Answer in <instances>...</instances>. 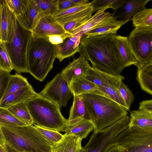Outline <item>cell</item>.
Segmentation results:
<instances>
[{"instance_id": "21", "label": "cell", "mask_w": 152, "mask_h": 152, "mask_svg": "<svg viewBox=\"0 0 152 152\" xmlns=\"http://www.w3.org/2000/svg\"><path fill=\"white\" fill-rule=\"evenodd\" d=\"M107 8L99 10L82 25L75 28L71 33V36H78L81 38L86 35L87 33L96 26L112 14L106 12Z\"/></svg>"}, {"instance_id": "16", "label": "cell", "mask_w": 152, "mask_h": 152, "mask_svg": "<svg viewBox=\"0 0 152 152\" xmlns=\"http://www.w3.org/2000/svg\"><path fill=\"white\" fill-rule=\"evenodd\" d=\"M94 129V126L91 122L83 118L67 120L66 133L64 135L72 134L82 140L86 138Z\"/></svg>"}, {"instance_id": "18", "label": "cell", "mask_w": 152, "mask_h": 152, "mask_svg": "<svg viewBox=\"0 0 152 152\" xmlns=\"http://www.w3.org/2000/svg\"><path fill=\"white\" fill-rule=\"evenodd\" d=\"M115 39L124 68L134 65L139 69V62L129 45L127 37L116 35Z\"/></svg>"}, {"instance_id": "33", "label": "cell", "mask_w": 152, "mask_h": 152, "mask_svg": "<svg viewBox=\"0 0 152 152\" xmlns=\"http://www.w3.org/2000/svg\"><path fill=\"white\" fill-rule=\"evenodd\" d=\"M119 83L114 85L101 87L99 88L108 97L118 103L127 111L129 109L123 100L119 91L118 86Z\"/></svg>"}, {"instance_id": "34", "label": "cell", "mask_w": 152, "mask_h": 152, "mask_svg": "<svg viewBox=\"0 0 152 152\" xmlns=\"http://www.w3.org/2000/svg\"><path fill=\"white\" fill-rule=\"evenodd\" d=\"M26 125L15 117L7 109L0 107V126H23Z\"/></svg>"}, {"instance_id": "47", "label": "cell", "mask_w": 152, "mask_h": 152, "mask_svg": "<svg viewBox=\"0 0 152 152\" xmlns=\"http://www.w3.org/2000/svg\"><path fill=\"white\" fill-rule=\"evenodd\" d=\"M4 148L7 152H19L13 149L6 144L4 146Z\"/></svg>"}, {"instance_id": "7", "label": "cell", "mask_w": 152, "mask_h": 152, "mask_svg": "<svg viewBox=\"0 0 152 152\" xmlns=\"http://www.w3.org/2000/svg\"><path fill=\"white\" fill-rule=\"evenodd\" d=\"M18 24L16 34L12 40L10 42L4 43L13 69L18 73H29L26 54L31 33Z\"/></svg>"}, {"instance_id": "31", "label": "cell", "mask_w": 152, "mask_h": 152, "mask_svg": "<svg viewBox=\"0 0 152 152\" xmlns=\"http://www.w3.org/2000/svg\"><path fill=\"white\" fill-rule=\"evenodd\" d=\"M132 20L133 24L135 27H152V9L145 8L136 14Z\"/></svg>"}, {"instance_id": "25", "label": "cell", "mask_w": 152, "mask_h": 152, "mask_svg": "<svg viewBox=\"0 0 152 152\" xmlns=\"http://www.w3.org/2000/svg\"><path fill=\"white\" fill-rule=\"evenodd\" d=\"M130 116L128 126L152 131V113L138 109L130 112Z\"/></svg>"}, {"instance_id": "49", "label": "cell", "mask_w": 152, "mask_h": 152, "mask_svg": "<svg viewBox=\"0 0 152 152\" xmlns=\"http://www.w3.org/2000/svg\"><path fill=\"white\" fill-rule=\"evenodd\" d=\"M0 152H7L5 150L4 147L3 146L0 147Z\"/></svg>"}, {"instance_id": "46", "label": "cell", "mask_w": 152, "mask_h": 152, "mask_svg": "<svg viewBox=\"0 0 152 152\" xmlns=\"http://www.w3.org/2000/svg\"><path fill=\"white\" fill-rule=\"evenodd\" d=\"M5 143L4 137L0 126V144L4 147Z\"/></svg>"}, {"instance_id": "1", "label": "cell", "mask_w": 152, "mask_h": 152, "mask_svg": "<svg viewBox=\"0 0 152 152\" xmlns=\"http://www.w3.org/2000/svg\"><path fill=\"white\" fill-rule=\"evenodd\" d=\"M108 34L80 39V56L90 61L92 67L113 75H118L124 68L118 52L115 37Z\"/></svg>"}, {"instance_id": "36", "label": "cell", "mask_w": 152, "mask_h": 152, "mask_svg": "<svg viewBox=\"0 0 152 152\" xmlns=\"http://www.w3.org/2000/svg\"><path fill=\"white\" fill-rule=\"evenodd\" d=\"M34 126L39 132L49 142L51 146L60 141L64 137V135L59 132L43 128L34 123Z\"/></svg>"}, {"instance_id": "32", "label": "cell", "mask_w": 152, "mask_h": 152, "mask_svg": "<svg viewBox=\"0 0 152 152\" xmlns=\"http://www.w3.org/2000/svg\"><path fill=\"white\" fill-rule=\"evenodd\" d=\"M41 17L52 15L57 11L58 0H34Z\"/></svg>"}, {"instance_id": "45", "label": "cell", "mask_w": 152, "mask_h": 152, "mask_svg": "<svg viewBox=\"0 0 152 152\" xmlns=\"http://www.w3.org/2000/svg\"><path fill=\"white\" fill-rule=\"evenodd\" d=\"M71 1L77 5L85 4L88 3L89 0H71Z\"/></svg>"}, {"instance_id": "22", "label": "cell", "mask_w": 152, "mask_h": 152, "mask_svg": "<svg viewBox=\"0 0 152 152\" xmlns=\"http://www.w3.org/2000/svg\"><path fill=\"white\" fill-rule=\"evenodd\" d=\"M81 38L80 36H71L67 38L62 43L56 45V58L60 62L80 52Z\"/></svg>"}, {"instance_id": "8", "label": "cell", "mask_w": 152, "mask_h": 152, "mask_svg": "<svg viewBox=\"0 0 152 152\" xmlns=\"http://www.w3.org/2000/svg\"><path fill=\"white\" fill-rule=\"evenodd\" d=\"M127 39L139 62V69L152 63V27H136Z\"/></svg>"}, {"instance_id": "40", "label": "cell", "mask_w": 152, "mask_h": 152, "mask_svg": "<svg viewBox=\"0 0 152 152\" xmlns=\"http://www.w3.org/2000/svg\"><path fill=\"white\" fill-rule=\"evenodd\" d=\"M92 14L90 13L66 23L63 26L64 29L66 31L70 33L89 19L92 16Z\"/></svg>"}, {"instance_id": "17", "label": "cell", "mask_w": 152, "mask_h": 152, "mask_svg": "<svg viewBox=\"0 0 152 152\" xmlns=\"http://www.w3.org/2000/svg\"><path fill=\"white\" fill-rule=\"evenodd\" d=\"M16 17L20 25L31 32L41 17L34 0H29L25 11Z\"/></svg>"}, {"instance_id": "29", "label": "cell", "mask_w": 152, "mask_h": 152, "mask_svg": "<svg viewBox=\"0 0 152 152\" xmlns=\"http://www.w3.org/2000/svg\"><path fill=\"white\" fill-rule=\"evenodd\" d=\"M7 109L17 118L27 125H33L34 124L26 102L17 104Z\"/></svg>"}, {"instance_id": "30", "label": "cell", "mask_w": 152, "mask_h": 152, "mask_svg": "<svg viewBox=\"0 0 152 152\" xmlns=\"http://www.w3.org/2000/svg\"><path fill=\"white\" fill-rule=\"evenodd\" d=\"M73 103L70 111L69 116L68 120L83 118L90 121L82 99L79 96L73 95Z\"/></svg>"}, {"instance_id": "48", "label": "cell", "mask_w": 152, "mask_h": 152, "mask_svg": "<svg viewBox=\"0 0 152 152\" xmlns=\"http://www.w3.org/2000/svg\"><path fill=\"white\" fill-rule=\"evenodd\" d=\"M76 152H88V149L84 147H81Z\"/></svg>"}, {"instance_id": "39", "label": "cell", "mask_w": 152, "mask_h": 152, "mask_svg": "<svg viewBox=\"0 0 152 152\" xmlns=\"http://www.w3.org/2000/svg\"><path fill=\"white\" fill-rule=\"evenodd\" d=\"M118 89L122 98L129 109L134 99L133 94L122 81H121L119 83Z\"/></svg>"}, {"instance_id": "15", "label": "cell", "mask_w": 152, "mask_h": 152, "mask_svg": "<svg viewBox=\"0 0 152 152\" xmlns=\"http://www.w3.org/2000/svg\"><path fill=\"white\" fill-rule=\"evenodd\" d=\"M90 13H93L91 3L78 5L56 12L53 16L63 27L67 22Z\"/></svg>"}, {"instance_id": "37", "label": "cell", "mask_w": 152, "mask_h": 152, "mask_svg": "<svg viewBox=\"0 0 152 152\" xmlns=\"http://www.w3.org/2000/svg\"><path fill=\"white\" fill-rule=\"evenodd\" d=\"M9 8L16 17L23 13L26 9L29 0H4Z\"/></svg>"}, {"instance_id": "12", "label": "cell", "mask_w": 152, "mask_h": 152, "mask_svg": "<svg viewBox=\"0 0 152 152\" xmlns=\"http://www.w3.org/2000/svg\"><path fill=\"white\" fill-rule=\"evenodd\" d=\"M18 24L16 16L4 0L0 1V31L1 41L10 42L16 34Z\"/></svg>"}, {"instance_id": "42", "label": "cell", "mask_w": 152, "mask_h": 152, "mask_svg": "<svg viewBox=\"0 0 152 152\" xmlns=\"http://www.w3.org/2000/svg\"><path fill=\"white\" fill-rule=\"evenodd\" d=\"M71 0H58L57 11H60L77 6Z\"/></svg>"}, {"instance_id": "35", "label": "cell", "mask_w": 152, "mask_h": 152, "mask_svg": "<svg viewBox=\"0 0 152 152\" xmlns=\"http://www.w3.org/2000/svg\"><path fill=\"white\" fill-rule=\"evenodd\" d=\"M126 0H94L91 2L93 13L104 8L114 10L119 8Z\"/></svg>"}, {"instance_id": "41", "label": "cell", "mask_w": 152, "mask_h": 152, "mask_svg": "<svg viewBox=\"0 0 152 152\" xmlns=\"http://www.w3.org/2000/svg\"><path fill=\"white\" fill-rule=\"evenodd\" d=\"M11 75L0 69V102L4 96Z\"/></svg>"}, {"instance_id": "38", "label": "cell", "mask_w": 152, "mask_h": 152, "mask_svg": "<svg viewBox=\"0 0 152 152\" xmlns=\"http://www.w3.org/2000/svg\"><path fill=\"white\" fill-rule=\"evenodd\" d=\"M0 69L10 73L13 69L5 43L0 41Z\"/></svg>"}, {"instance_id": "2", "label": "cell", "mask_w": 152, "mask_h": 152, "mask_svg": "<svg viewBox=\"0 0 152 152\" xmlns=\"http://www.w3.org/2000/svg\"><path fill=\"white\" fill-rule=\"evenodd\" d=\"M79 96L94 125V131L110 126L128 114L121 106L107 97L91 94Z\"/></svg>"}, {"instance_id": "51", "label": "cell", "mask_w": 152, "mask_h": 152, "mask_svg": "<svg viewBox=\"0 0 152 152\" xmlns=\"http://www.w3.org/2000/svg\"><path fill=\"white\" fill-rule=\"evenodd\" d=\"M1 146H2L0 144V147H1Z\"/></svg>"}, {"instance_id": "10", "label": "cell", "mask_w": 152, "mask_h": 152, "mask_svg": "<svg viewBox=\"0 0 152 152\" xmlns=\"http://www.w3.org/2000/svg\"><path fill=\"white\" fill-rule=\"evenodd\" d=\"M39 94L56 103L60 107L66 106L73 95L69 83L61 73L48 82Z\"/></svg>"}, {"instance_id": "3", "label": "cell", "mask_w": 152, "mask_h": 152, "mask_svg": "<svg viewBox=\"0 0 152 152\" xmlns=\"http://www.w3.org/2000/svg\"><path fill=\"white\" fill-rule=\"evenodd\" d=\"M5 144L19 152H52L49 142L33 125L0 126Z\"/></svg>"}, {"instance_id": "27", "label": "cell", "mask_w": 152, "mask_h": 152, "mask_svg": "<svg viewBox=\"0 0 152 152\" xmlns=\"http://www.w3.org/2000/svg\"><path fill=\"white\" fill-rule=\"evenodd\" d=\"M136 79L142 90L152 95V63L137 69Z\"/></svg>"}, {"instance_id": "44", "label": "cell", "mask_w": 152, "mask_h": 152, "mask_svg": "<svg viewBox=\"0 0 152 152\" xmlns=\"http://www.w3.org/2000/svg\"><path fill=\"white\" fill-rule=\"evenodd\" d=\"M139 109L152 113V100H146L141 102L140 103Z\"/></svg>"}, {"instance_id": "19", "label": "cell", "mask_w": 152, "mask_h": 152, "mask_svg": "<svg viewBox=\"0 0 152 152\" xmlns=\"http://www.w3.org/2000/svg\"><path fill=\"white\" fill-rule=\"evenodd\" d=\"M91 66L88 60L80 56L70 62L62 70L61 73L69 83L75 77H83Z\"/></svg>"}, {"instance_id": "23", "label": "cell", "mask_w": 152, "mask_h": 152, "mask_svg": "<svg viewBox=\"0 0 152 152\" xmlns=\"http://www.w3.org/2000/svg\"><path fill=\"white\" fill-rule=\"evenodd\" d=\"M31 85L7 96L0 102V107L8 109L20 103L27 102L37 94Z\"/></svg>"}, {"instance_id": "43", "label": "cell", "mask_w": 152, "mask_h": 152, "mask_svg": "<svg viewBox=\"0 0 152 152\" xmlns=\"http://www.w3.org/2000/svg\"><path fill=\"white\" fill-rule=\"evenodd\" d=\"M66 36L54 35L48 37L49 41L52 44L56 45L62 43L67 38Z\"/></svg>"}, {"instance_id": "24", "label": "cell", "mask_w": 152, "mask_h": 152, "mask_svg": "<svg viewBox=\"0 0 152 152\" xmlns=\"http://www.w3.org/2000/svg\"><path fill=\"white\" fill-rule=\"evenodd\" d=\"M123 25V22L118 20L112 15L90 30L86 35L93 37L108 34L116 35L117 31Z\"/></svg>"}, {"instance_id": "50", "label": "cell", "mask_w": 152, "mask_h": 152, "mask_svg": "<svg viewBox=\"0 0 152 152\" xmlns=\"http://www.w3.org/2000/svg\"><path fill=\"white\" fill-rule=\"evenodd\" d=\"M0 41H1V33H0Z\"/></svg>"}, {"instance_id": "6", "label": "cell", "mask_w": 152, "mask_h": 152, "mask_svg": "<svg viewBox=\"0 0 152 152\" xmlns=\"http://www.w3.org/2000/svg\"><path fill=\"white\" fill-rule=\"evenodd\" d=\"M124 148L123 152H152V131L128 126L113 142Z\"/></svg>"}, {"instance_id": "4", "label": "cell", "mask_w": 152, "mask_h": 152, "mask_svg": "<svg viewBox=\"0 0 152 152\" xmlns=\"http://www.w3.org/2000/svg\"><path fill=\"white\" fill-rule=\"evenodd\" d=\"M56 57V45L48 37L36 38L31 35L28 42L26 58L29 73L40 81H44L52 69Z\"/></svg>"}, {"instance_id": "5", "label": "cell", "mask_w": 152, "mask_h": 152, "mask_svg": "<svg viewBox=\"0 0 152 152\" xmlns=\"http://www.w3.org/2000/svg\"><path fill=\"white\" fill-rule=\"evenodd\" d=\"M26 103L34 123L50 130L65 132L67 120L61 114L57 104L39 93Z\"/></svg>"}, {"instance_id": "9", "label": "cell", "mask_w": 152, "mask_h": 152, "mask_svg": "<svg viewBox=\"0 0 152 152\" xmlns=\"http://www.w3.org/2000/svg\"><path fill=\"white\" fill-rule=\"evenodd\" d=\"M129 118L126 115L110 126L94 131L84 147L88 149V152H106L118 134L128 127Z\"/></svg>"}, {"instance_id": "28", "label": "cell", "mask_w": 152, "mask_h": 152, "mask_svg": "<svg viewBox=\"0 0 152 152\" xmlns=\"http://www.w3.org/2000/svg\"><path fill=\"white\" fill-rule=\"evenodd\" d=\"M30 85L27 79L21 75L16 73L14 75H11L1 100L5 99L10 95Z\"/></svg>"}, {"instance_id": "14", "label": "cell", "mask_w": 152, "mask_h": 152, "mask_svg": "<svg viewBox=\"0 0 152 152\" xmlns=\"http://www.w3.org/2000/svg\"><path fill=\"white\" fill-rule=\"evenodd\" d=\"M99 88L119 83L124 77L121 75H113L102 72L91 66L83 77Z\"/></svg>"}, {"instance_id": "13", "label": "cell", "mask_w": 152, "mask_h": 152, "mask_svg": "<svg viewBox=\"0 0 152 152\" xmlns=\"http://www.w3.org/2000/svg\"><path fill=\"white\" fill-rule=\"evenodd\" d=\"M151 0H126L118 8L114 10L112 16L123 22L124 25L132 20L137 13L145 8L147 3Z\"/></svg>"}, {"instance_id": "11", "label": "cell", "mask_w": 152, "mask_h": 152, "mask_svg": "<svg viewBox=\"0 0 152 152\" xmlns=\"http://www.w3.org/2000/svg\"><path fill=\"white\" fill-rule=\"evenodd\" d=\"M31 35L36 38H44L52 35L66 36L68 37L71 34L65 30L51 15L41 17L31 31Z\"/></svg>"}, {"instance_id": "20", "label": "cell", "mask_w": 152, "mask_h": 152, "mask_svg": "<svg viewBox=\"0 0 152 152\" xmlns=\"http://www.w3.org/2000/svg\"><path fill=\"white\" fill-rule=\"evenodd\" d=\"M69 85L73 95L91 94L108 97L96 86L83 77L73 79L69 83Z\"/></svg>"}, {"instance_id": "26", "label": "cell", "mask_w": 152, "mask_h": 152, "mask_svg": "<svg viewBox=\"0 0 152 152\" xmlns=\"http://www.w3.org/2000/svg\"><path fill=\"white\" fill-rule=\"evenodd\" d=\"M82 140L73 135H64L60 141L51 146L52 152H76L82 147Z\"/></svg>"}]
</instances>
